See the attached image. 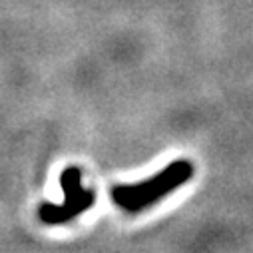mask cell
I'll use <instances>...</instances> for the list:
<instances>
[{
    "label": "cell",
    "mask_w": 253,
    "mask_h": 253,
    "mask_svg": "<svg viewBox=\"0 0 253 253\" xmlns=\"http://www.w3.org/2000/svg\"><path fill=\"white\" fill-rule=\"evenodd\" d=\"M194 175V166L187 160L171 162L164 171L154 175L148 181H140L138 185H118L112 189V200L128 211L144 210L156 204L160 198L168 196L175 187L183 185Z\"/></svg>",
    "instance_id": "1"
},
{
    "label": "cell",
    "mask_w": 253,
    "mask_h": 253,
    "mask_svg": "<svg viewBox=\"0 0 253 253\" xmlns=\"http://www.w3.org/2000/svg\"><path fill=\"white\" fill-rule=\"evenodd\" d=\"M62 187L66 194V204L62 208L56 206H42L40 208V217L46 223H62L66 219H72L76 213L88 210L94 204V194L86 192L80 185V169L70 168L62 173Z\"/></svg>",
    "instance_id": "2"
}]
</instances>
